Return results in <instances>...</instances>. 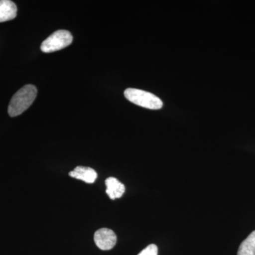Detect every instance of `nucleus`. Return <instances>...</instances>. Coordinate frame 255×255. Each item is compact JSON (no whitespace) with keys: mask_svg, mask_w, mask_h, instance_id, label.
Returning <instances> with one entry per match:
<instances>
[{"mask_svg":"<svg viewBox=\"0 0 255 255\" xmlns=\"http://www.w3.org/2000/svg\"><path fill=\"white\" fill-rule=\"evenodd\" d=\"M73 40V37L70 31L58 30L52 33L42 43L41 49L43 53H53L70 46Z\"/></svg>","mask_w":255,"mask_h":255,"instance_id":"nucleus-3","label":"nucleus"},{"mask_svg":"<svg viewBox=\"0 0 255 255\" xmlns=\"http://www.w3.org/2000/svg\"><path fill=\"white\" fill-rule=\"evenodd\" d=\"M94 240L96 246L102 251H110L116 246L117 238L115 233L108 228H101L96 231Z\"/></svg>","mask_w":255,"mask_h":255,"instance_id":"nucleus-4","label":"nucleus"},{"mask_svg":"<svg viewBox=\"0 0 255 255\" xmlns=\"http://www.w3.org/2000/svg\"><path fill=\"white\" fill-rule=\"evenodd\" d=\"M17 7L10 0H0V23L9 21L16 18Z\"/></svg>","mask_w":255,"mask_h":255,"instance_id":"nucleus-7","label":"nucleus"},{"mask_svg":"<svg viewBox=\"0 0 255 255\" xmlns=\"http://www.w3.org/2000/svg\"><path fill=\"white\" fill-rule=\"evenodd\" d=\"M158 255V248L155 244H151L146 247L143 251L140 252L137 255Z\"/></svg>","mask_w":255,"mask_h":255,"instance_id":"nucleus-9","label":"nucleus"},{"mask_svg":"<svg viewBox=\"0 0 255 255\" xmlns=\"http://www.w3.org/2000/svg\"><path fill=\"white\" fill-rule=\"evenodd\" d=\"M36 87L26 85L13 96L8 107V114L11 117H17L23 113L34 102L37 96Z\"/></svg>","mask_w":255,"mask_h":255,"instance_id":"nucleus-1","label":"nucleus"},{"mask_svg":"<svg viewBox=\"0 0 255 255\" xmlns=\"http://www.w3.org/2000/svg\"><path fill=\"white\" fill-rule=\"evenodd\" d=\"M105 184L107 187L106 193L112 200H115L116 199L122 197L125 193V186L116 178H107L106 179Z\"/></svg>","mask_w":255,"mask_h":255,"instance_id":"nucleus-6","label":"nucleus"},{"mask_svg":"<svg viewBox=\"0 0 255 255\" xmlns=\"http://www.w3.org/2000/svg\"><path fill=\"white\" fill-rule=\"evenodd\" d=\"M238 255H255V231L241 243Z\"/></svg>","mask_w":255,"mask_h":255,"instance_id":"nucleus-8","label":"nucleus"},{"mask_svg":"<svg viewBox=\"0 0 255 255\" xmlns=\"http://www.w3.org/2000/svg\"><path fill=\"white\" fill-rule=\"evenodd\" d=\"M124 96L132 103L149 110H159L163 106L162 101L157 96L143 90L128 88L124 92Z\"/></svg>","mask_w":255,"mask_h":255,"instance_id":"nucleus-2","label":"nucleus"},{"mask_svg":"<svg viewBox=\"0 0 255 255\" xmlns=\"http://www.w3.org/2000/svg\"><path fill=\"white\" fill-rule=\"evenodd\" d=\"M69 175L79 180L83 181L87 184H93L97 178V173L95 169L90 167L78 166L69 173Z\"/></svg>","mask_w":255,"mask_h":255,"instance_id":"nucleus-5","label":"nucleus"}]
</instances>
